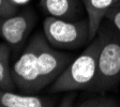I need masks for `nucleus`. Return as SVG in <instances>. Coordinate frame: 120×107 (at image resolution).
Segmentation results:
<instances>
[{"instance_id": "6", "label": "nucleus", "mask_w": 120, "mask_h": 107, "mask_svg": "<svg viewBox=\"0 0 120 107\" xmlns=\"http://www.w3.org/2000/svg\"><path fill=\"white\" fill-rule=\"evenodd\" d=\"M34 24V13L30 9L8 17L0 16V35L11 48L17 50L27 40Z\"/></svg>"}, {"instance_id": "1", "label": "nucleus", "mask_w": 120, "mask_h": 107, "mask_svg": "<svg viewBox=\"0 0 120 107\" xmlns=\"http://www.w3.org/2000/svg\"><path fill=\"white\" fill-rule=\"evenodd\" d=\"M102 42L103 35L100 33L77 58L72 60L59 77L50 85L49 93L89 90L97 75L98 59Z\"/></svg>"}, {"instance_id": "3", "label": "nucleus", "mask_w": 120, "mask_h": 107, "mask_svg": "<svg viewBox=\"0 0 120 107\" xmlns=\"http://www.w3.org/2000/svg\"><path fill=\"white\" fill-rule=\"evenodd\" d=\"M103 35V42L98 59V70L90 91L105 93L120 81V40L110 34Z\"/></svg>"}, {"instance_id": "5", "label": "nucleus", "mask_w": 120, "mask_h": 107, "mask_svg": "<svg viewBox=\"0 0 120 107\" xmlns=\"http://www.w3.org/2000/svg\"><path fill=\"white\" fill-rule=\"evenodd\" d=\"M72 56L50 46L43 33L38 54V70L41 90L52 85L72 62Z\"/></svg>"}, {"instance_id": "8", "label": "nucleus", "mask_w": 120, "mask_h": 107, "mask_svg": "<svg viewBox=\"0 0 120 107\" xmlns=\"http://www.w3.org/2000/svg\"><path fill=\"white\" fill-rule=\"evenodd\" d=\"M87 12L89 24V37L92 41L99 32L102 19L112 7H116L120 0H82Z\"/></svg>"}, {"instance_id": "15", "label": "nucleus", "mask_w": 120, "mask_h": 107, "mask_svg": "<svg viewBox=\"0 0 120 107\" xmlns=\"http://www.w3.org/2000/svg\"><path fill=\"white\" fill-rule=\"evenodd\" d=\"M11 2L13 3V4H15L16 7H19L20 5H24V4H27L28 2H29L30 0H10Z\"/></svg>"}, {"instance_id": "10", "label": "nucleus", "mask_w": 120, "mask_h": 107, "mask_svg": "<svg viewBox=\"0 0 120 107\" xmlns=\"http://www.w3.org/2000/svg\"><path fill=\"white\" fill-rule=\"evenodd\" d=\"M11 46L7 42L0 43V88L15 90L16 86L12 77V69L10 66Z\"/></svg>"}, {"instance_id": "4", "label": "nucleus", "mask_w": 120, "mask_h": 107, "mask_svg": "<svg viewBox=\"0 0 120 107\" xmlns=\"http://www.w3.org/2000/svg\"><path fill=\"white\" fill-rule=\"evenodd\" d=\"M41 37L42 32H37L30 39L26 48L12 67L13 80L16 89L20 93L37 94L41 91L38 70V54Z\"/></svg>"}, {"instance_id": "2", "label": "nucleus", "mask_w": 120, "mask_h": 107, "mask_svg": "<svg viewBox=\"0 0 120 107\" xmlns=\"http://www.w3.org/2000/svg\"><path fill=\"white\" fill-rule=\"evenodd\" d=\"M43 33L50 46L57 49H75L90 41L88 19H62L48 16Z\"/></svg>"}, {"instance_id": "11", "label": "nucleus", "mask_w": 120, "mask_h": 107, "mask_svg": "<svg viewBox=\"0 0 120 107\" xmlns=\"http://www.w3.org/2000/svg\"><path fill=\"white\" fill-rule=\"evenodd\" d=\"M77 106H85V107H116L119 106L117 101H115L112 97H107L105 95H97L94 97H90L88 100L82 101Z\"/></svg>"}, {"instance_id": "7", "label": "nucleus", "mask_w": 120, "mask_h": 107, "mask_svg": "<svg viewBox=\"0 0 120 107\" xmlns=\"http://www.w3.org/2000/svg\"><path fill=\"white\" fill-rule=\"evenodd\" d=\"M55 101L52 97L38 94L16 93L0 88V107H52Z\"/></svg>"}, {"instance_id": "9", "label": "nucleus", "mask_w": 120, "mask_h": 107, "mask_svg": "<svg viewBox=\"0 0 120 107\" xmlns=\"http://www.w3.org/2000/svg\"><path fill=\"white\" fill-rule=\"evenodd\" d=\"M40 5L48 16L62 19H78L80 3L78 0H40Z\"/></svg>"}, {"instance_id": "12", "label": "nucleus", "mask_w": 120, "mask_h": 107, "mask_svg": "<svg viewBox=\"0 0 120 107\" xmlns=\"http://www.w3.org/2000/svg\"><path fill=\"white\" fill-rule=\"evenodd\" d=\"M18 12V7L13 4L10 0H0V16L8 17Z\"/></svg>"}, {"instance_id": "14", "label": "nucleus", "mask_w": 120, "mask_h": 107, "mask_svg": "<svg viewBox=\"0 0 120 107\" xmlns=\"http://www.w3.org/2000/svg\"><path fill=\"white\" fill-rule=\"evenodd\" d=\"M74 92L75 91H69V94L63 97L61 103L59 104V106H72L73 99H74V95H75Z\"/></svg>"}, {"instance_id": "13", "label": "nucleus", "mask_w": 120, "mask_h": 107, "mask_svg": "<svg viewBox=\"0 0 120 107\" xmlns=\"http://www.w3.org/2000/svg\"><path fill=\"white\" fill-rule=\"evenodd\" d=\"M105 18H107L115 29L120 33V7H112L105 15Z\"/></svg>"}, {"instance_id": "16", "label": "nucleus", "mask_w": 120, "mask_h": 107, "mask_svg": "<svg viewBox=\"0 0 120 107\" xmlns=\"http://www.w3.org/2000/svg\"><path fill=\"white\" fill-rule=\"evenodd\" d=\"M116 7H120V2H119V3H118V4H117V5H116Z\"/></svg>"}]
</instances>
